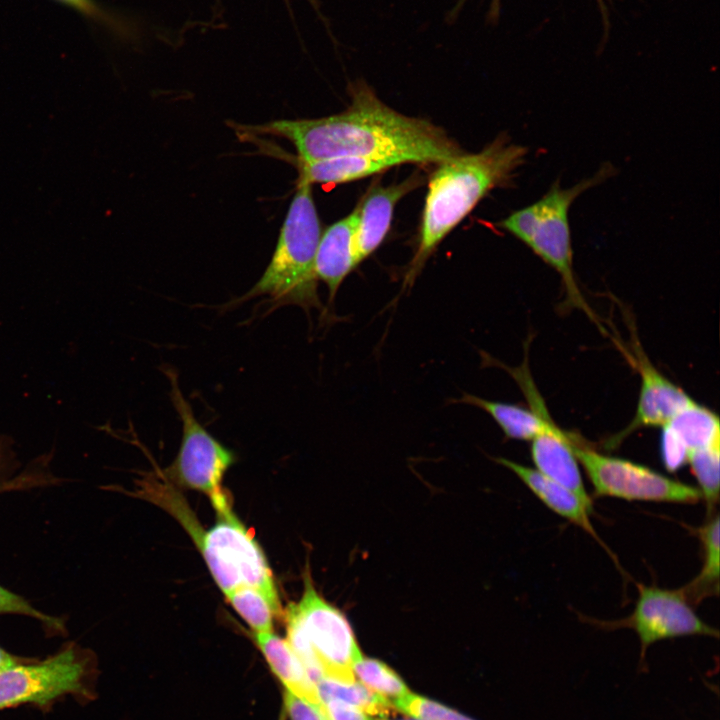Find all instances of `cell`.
I'll return each instance as SVG.
<instances>
[{
    "mask_svg": "<svg viewBox=\"0 0 720 720\" xmlns=\"http://www.w3.org/2000/svg\"><path fill=\"white\" fill-rule=\"evenodd\" d=\"M399 165L385 158L342 156L312 162L297 161L299 179L311 185H336L363 179Z\"/></svg>",
    "mask_w": 720,
    "mask_h": 720,
    "instance_id": "obj_18",
    "label": "cell"
},
{
    "mask_svg": "<svg viewBox=\"0 0 720 720\" xmlns=\"http://www.w3.org/2000/svg\"><path fill=\"white\" fill-rule=\"evenodd\" d=\"M353 672L360 683L391 702L410 693L402 678L377 659L362 656L354 663Z\"/></svg>",
    "mask_w": 720,
    "mask_h": 720,
    "instance_id": "obj_23",
    "label": "cell"
},
{
    "mask_svg": "<svg viewBox=\"0 0 720 720\" xmlns=\"http://www.w3.org/2000/svg\"><path fill=\"white\" fill-rule=\"evenodd\" d=\"M614 173V167L606 164L592 177L583 179L570 188H563L559 181H556L539 200L513 212L500 223L502 228L527 245L558 273L565 290L567 305L582 311L597 325L599 320L587 303L574 275L569 210L579 195Z\"/></svg>",
    "mask_w": 720,
    "mask_h": 720,
    "instance_id": "obj_4",
    "label": "cell"
},
{
    "mask_svg": "<svg viewBox=\"0 0 720 720\" xmlns=\"http://www.w3.org/2000/svg\"><path fill=\"white\" fill-rule=\"evenodd\" d=\"M1 614L25 615L43 622L48 628L55 630L63 629V622L60 619L37 610L25 598L0 585V615Z\"/></svg>",
    "mask_w": 720,
    "mask_h": 720,
    "instance_id": "obj_27",
    "label": "cell"
},
{
    "mask_svg": "<svg viewBox=\"0 0 720 720\" xmlns=\"http://www.w3.org/2000/svg\"><path fill=\"white\" fill-rule=\"evenodd\" d=\"M506 369L522 389L530 405L529 409L519 405L490 401L467 393L458 401L479 407L487 412L507 438L531 441L542 427L545 403L536 389L527 366V360L519 367L513 369L506 367Z\"/></svg>",
    "mask_w": 720,
    "mask_h": 720,
    "instance_id": "obj_13",
    "label": "cell"
},
{
    "mask_svg": "<svg viewBox=\"0 0 720 720\" xmlns=\"http://www.w3.org/2000/svg\"><path fill=\"white\" fill-rule=\"evenodd\" d=\"M287 641L316 684L320 678L356 681L354 663L362 657L353 630L342 612L326 601L307 575L300 599L284 614Z\"/></svg>",
    "mask_w": 720,
    "mask_h": 720,
    "instance_id": "obj_5",
    "label": "cell"
},
{
    "mask_svg": "<svg viewBox=\"0 0 720 720\" xmlns=\"http://www.w3.org/2000/svg\"><path fill=\"white\" fill-rule=\"evenodd\" d=\"M665 427L677 436L688 455L694 450L720 443L718 416L695 401L682 409Z\"/></svg>",
    "mask_w": 720,
    "mask_h": 720,
    "instance_id": "obj_20",
    "label": "cell"
},
{
    "mask_svg": "<svg viewBox=\"0 0 720 720\" xmlns=\"http://www.w3.org/2000/svg\"><path fill=\"white\" fill-rule=\"evenodd\" d=\"M216 523L208 530L183 509L177 518L200 551L207 568L225 595L240 586H254L280 601L267 558L250 530L234 513L225 491L209 498Z\"/></svg>",
    "mask_w": 720,
    "mask_h": 720,
    "instance_id": "obj_6",
    "label": "cell"
},
{
    "mask_svg": "<svg viewBox=\"0 0 720 720\" xmlns=\"http://www.w3.org/2000/svg\"><path fill=\"white\" fill-rule=\"evenodd\" d=\"M284 704L290 720H328L322 707L285 690Z\"/></svg>",
    "mask_w": 720,
    "mask_h": 720,
    "instance_id": "obj_29",
    "label": "cell"
},
{
    "mask_svg": "<svg viewBox=\"0 0 720 720\" xmlns=\"http://www.w3.org/2000/svg\"><path fill=\"white\" fill-rule=\"evenodd\" d=\"M527 148L506 135L477 153H461L437 165L428 182L418 247L404 283L409 285L440 242L491 190L509 184Z\"/></svg>",
    "mask_w": 720,
    "mask_h": 720,
    "instance_id": "obj_2",
    "label": "cell"
},
{
    "mask_svg": "<svg viewBox=\"0 0 720 720\" xmlns=\"http://www.w3.org/2000/svg\"><path fill=\"white\" fill-rule=\"evenodd\" d=\"M252 638L285 690L323 708L316 684L287 639L278 636L274 631L252 633Z\"/></svg>",
    "mask_w": 720,
    "mask_h": 720,
    "instance_id": "obj_17",
    "label": "cell"
},
{
    "mask_svg": "<svg viewBox=\"0 0 720 720\" xmlns=\"http://www.w3.org/2000/svg\"><path fill=\"white\" fill-rule=\"evenodd\" d=\"M224 596L252 633L273 632L274 619L282 614L280 601L254 586H240Z\"/></svg>",
    "mask_w": 720,
    "mask_h": 720,
    "instance_id": "obj_21",
    "label": "cell"
},
{
    "mask_svg": "<svg viewBox=\"0 0 720 720\" xmlns=\"http://www.w3.org/2000/svg\"><path fill=\"white\" fill-rule=\"evenodd\" d=\"M719 522L718 513L711 514L710 519L697 531L703 548V566L698 576L680 588L694 605L719 592Z\"/></svg>",
    "mask_w": 720,
    "mask_h": 720,
    "instance_id": "obj_19",
    "label": "cell"
},
{
    "mask_svg": "<svg viewBox=\"0 0 720 720\" xmlns=\"http://www.w3.org/2000/svg\"><path fill=\"white\" fill-rule=\"evenodd\" d=\"M687 464L691 467L711 514L719 500L720 443L690 452Z\"/></svg>",
    "mask_w": 720,
    "mask_h": 720,
    "instance_id": "obj_24",
    "label": "cell"
},
{
    "mask_svg": "<svg viewBox=\"0 0 720 720\" xmlns=\"http://www.w3.org/2000/svg\"><path fill=\"white\" fill-rule=\"evenodd\" d=\"M531 442L535 469L573 491L593 510L592 499L583 484L579 462L572 452L566 431L556 425L547 408L543 411L542 427Z\"/></svg>",
    "mask_w": 720,
    "mask_h": 720,
    "instance_id": "obj_14",
    "label": "cell"
},
{
    "mask_svg": "<svg viewBox=\"0 0 720 720\" xmlns=\"http://www.w3.org/2000/svg\"><path fill=\"white\" fill-rule=\"evenodd\" d=\"M349 93L350 104L340 113L239 125V130L288 140L301 162L365 156L391 159L398 164H439L462 153L442 128L392 109L364 81L352 83Z\"/></svg>",
    "mask_w": 720,
    "mask_h": 720,
    "instance_id": "obj_1",
    "label": "cell"
},
{
    "mask_svg": "<svg viewBox=\"0 0 720 720\" xmlns=\"http://www.w3.org/2000/svg\"><path fill=\"white\" fill-rule=\"evenodd\" d=\"M661 429V458L666 469L675 472L687 464L688 451L669 428Z\"/></svg>",
    "mask_w": 720,
    "mask_h": 720,
    "instance_id": "obj_28",
    "label": "cell"
},
{
    "mask_svg": "<svg viewBox=\"0 0 720 720\" xmlns=\"http://www.w3.org/2000/svg\"><path fill=\"white\" fill-rule=\"evenodd\" d=\"M285 1H286V0H285ZM309 1H311V2L313 3V4L315 3V1H314V0H309Z\"/></svg>",
    "mask_w": 720,
    "mask_h": 720,
    "instance_id": "obj_33",
    "label": "cell"
},
{
    "mask_svg": "<svg viewBox=\"0 0 720 720\" xmlns=\"http://www.w3.org/2000/svg\"><path fill=\"white\" fill-rule=\"evenodd\" d=\"M162 370L170 382L169 396L182 425L178 453L165 474L176 485L204 493L211 498L223 491L222 480L234 464L235 454L197 420L191 405L181 392L175 370L171 367Z\"/></svg>",
    "mask_w": 720,
    "mask_h": 720,
    "instance_id": "obj_9",
    "label": "cell"
},
{
    "mask_svg": "<svg viewBox=\"0 0 720 720\" xmlns=\"http://www.w3.org/2000/svg\"><path fill=\"white\" fill-rule=\"evenodd\" d=\"M495 461L518 476L552 511L583 529L598 542H601L589 518L592 509L577 494L547 478L534 468L503 457H498Z\"/></svg>",
    "mask_w": 720,
    "mask_h": 720,
    "instance_id": "obj_16",
    "label": "cell"
},
{
    "mask_svg": "<svg viewBox=\"0 0 720 720\" xmlns=\"http://www.w3.org/2000/svg\"><path fill=\"white\" fill-rule=\"evenodd\" d=\"M95 656L75 644L39 661L24 660L0 670V710L47 705L66 695L93 697Z\"/></svg>",
    "mask_w": 720,
    "mask_h": 720,
    "instance_id": "obj_7",
    "label": "cell"
},
{
    "mask_svg": "<svg viewBox=\"0 0 720 720\" xmlns=\"http://www.w3.org/2000/svg\"><path fill=\"white\" fill-rule=\"evenodd\" d=\"M60 2L85 17L93 20L106 28L114 31L119 36L129 37L133 30L131 25L108 10L100 6L95 0H55Z\"/></svg>",
    "mask_w": 720,
    "mask_h": 720,
    "instance_id": "obj_26",
    "label": "cell"
},
{
    "mask_svg": "<svg viewBox=\"0 0 720 720\" xmlns=\"http://www.w3.org/2000/svg\"><path fill=\"white\" fill-rule=\"evenodd\" d=\"M465 1L466 0H460L459 4L457 5V8H455V10L456 9L458 10ZM499 9H500V0H492V4H491V8H490V17H497Z\"/></svg>",
    "mask_w": 720,
    "mask_h": 720,
    "instance_id": "obj_32",
    "label": "cell"
},
{
    "mask_svg": "<svg viewBox=\"0 0 720 720\" xmlns=\"http://www.w3.org/2000/svg\"><path fill=\"white\" fill-rule=\"evenodd\" d=\"M573 454L582 465L596 496L625 500L695 504L698 488L667 477L641 464L608 456L566 432Z\"/></svg>",
    "mask_w": 720,
    "mask_h": 720,
    "instance_id": "obj_8",
    "label": "cell"
},
{
    "mask_svg": "<svg viewBox=\"0 0 720 720\" xmlns=\"http://www.w3.org/2000/svg\"><path fill=\"white\" fill-rule=\"evenodd\" d=\"M638 598L632 614L614 627L635 631L641 646V659L654 643L683 636L718 638V630L694 611L681 589L669 590L638 584Z\"/></svg>",
    "mask_w": 720,
    "mask_h": 720,
    "instance_id": "obj_10",
    "label": "cell"
},
{
    "mask_svg": "<svg viewBox=\"0 0 720 720\" xmlns=\"http://www.w3.org/2000/svg\"><path fill=\"white\" fill-rule=\"evenodd\" d=\"M328 720H373L367 713L337 701L322 704Z\"/></svg>",
    "mask_w": 720,
    "mask_h": 720,
    "instance_id": "obj_30",
    "label": "cell"
},
{
    "mask_svg": "<svg viewBox=\"0 0 720 720\" xmlns=\"http://www.w3.org/2000/svg\"><path fill=\"white\" fill-rule=\"evenodd\" d=\"M355 211L333 223L321 234L315 275L326 284L332 303L347 275L358 265L354 252Z\"/></svg>",
    "mask_w": 720,
    "mask_h": 720,
    "instance_id": "obj_15",
    "label": "cell"
},
{
    "mask_svg": "<svg viewBox=\"0 0 720 720\" xmlns=\"http://www.w3.org/2000/svg\"><path fill=\"white\" fill-rule=\"evenodd\" d=\"M412 720H419V719L414 718V719H412Z\"/></svg>",
    "mask_w": 720,
    "mask_h": 720,
    "instance_id": "obj_34",
    "label": "cell"
},
{
    "mask_svg": "<svg viewBox=\"0 0 720 720\" xmlns=\"http://www.w3.org/2000/svg\"><path fill=\"white\" fill-rule=\"evenodd\" d=\"M321 234L312 185L298 179L267 268L247 293L227 305L242 304L265 296V303L270 306L268 311L284 305L299 306L307 313L311 308L321 309L315 275V257Z\"/></svg>",
    "mask_w": 720,
    "mask_h": 720,
    "instance_id": "obj_3",
    "label": "cell"
},
{
    "mask_svg": "<svg viewBox=\"0 0 720 720\" xmlns=\"http://www.w3.org/2000/svg\"><path fill=\"white\" fill-rule=\"evenodd\" d=\"M392 705L419 720H474L450 707L411 692L393 700Z\"/></svg>",
    "mask_w": 720,
    "mask_h": 720,
    "instance_id": "obj_25",
    "label": "cell"
},
{
    "mask_svg": "<svg viewBox=\"0 0 720 720\" xmlns=\"http://www.w3.org/2000/svg\"><path fill=\"white\" fill-rule=\"evenodd\" d=\"M419 183L418 177H410L398 184L376 185L354 209V252L357 264L380 246L390 229L397 202Z\"/></svg>",
    "mask_w": 720,
    "mask_h": 720,
    "instance_id": "obj_12",
    "label": "cell"
},
{
    "mask_svg": "<svg viewBox=\"0 0 720 720\" xmlns=\"http://www.w3.org/2000/svg\"><path fill=\"white\" fill-rule=\"evenodd\" d=\"M24 660L25 659L12 655L0 647V670L20 663Z\"/></svg>",
    "mask_w": 720,
    "mask_h": 720,
    "instance_id": "obj_31",
    "label": "cell"
},
{
    "mask_svg": "<svg viewBox=\"0 0 720 720\" xmlns=\"http://www.w3.org/2000/svg\"><path fill=\"white\" fill-rule=\"evenodd\" d=\"M316 687L322 704L327 701H337L355 707L368 715H384L393 706L390 700L371 691L357 680L344 683L320 678Z\"/></svg>",
    "mask_w": 720,
    "mask_h": 720,
    "instance_id": "obj_22",
    "label": "cell"
},
{
    "mask_svg": "<svg viewBox=\"0 0 720 720\" xmlns=\"http://www.w3.org/2000/svg\"><path fill=\"white\" fill-rule=\"evenodd\" d=\"M633 363L640 375V391L632 421L609 440L615 446L636 430L663 427L694 400L679 386L666 378L652 364L638 340H632Z\"/></svg>",
    "mask_w": 720,
    "mask_h": 720,
    "instance_id": "obj_11",
    "label": "cell"
}]
</instances>
